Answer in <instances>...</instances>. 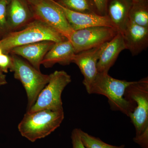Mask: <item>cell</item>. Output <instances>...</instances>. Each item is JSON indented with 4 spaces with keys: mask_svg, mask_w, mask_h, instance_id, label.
<instances>
[{
    "mask_svg": "<svg viewBox=\"0 0 148 148\" xmlns=\"http://www.w3.org/2000/svg\"><path fill=\"white\" fill-rule=\"evenodd\" d=\"M124 98L135 105L129 116L135 126V137L148 136V77L132 82L125 90Z\"/></svg>",
    "mask_w": 148,
    "mask_h": 148,
    "instance_id": "obj_5",
    "label": "cell"
},
{
    "mask_svg": "<svg viewBox=\"0 0 148 148\" xmlns=\"http://www.w3.org/2000/svg\"><path fill=\"white\" fill-rule=\"evenodd\" d=\"M125 49L123 36L119 32L112 39L107 43L101 53L97 63L98 73H108L120 53Z\"/></svg>",
    "mask_w": 148,
    "mask_h": 148,
    "instance_id": "obj_16",
    "label": "cell"
},
{
    "mask_svg": "<svg viewBox=\"0 0 148 148\" xmlns=\"http://www.w3.org/2000/svg\"><path fill=\"white\" fill-rule=\"evenodd\" d=\"M126 49L133 56L138 55L148 46V28L128 21L123 34Z\"/></svg>",
    "mask_w": 148,
    "mask_h": 148,
    "instance_id": "obj_13",
    "label": "cell"
},
{
    "mask_svg": "<svg viewBox=\"0 0 148 148\" xmlns=\"http://www.w3.org/2000/svg\"><path fill=\"white\" fill-rule=\"evenodd\" d=\"M107 43L76 53L74 57L73 63L76 64L83 75V83L88 93L98 73L97 63Z\"/></svg>",
    "mask_w": 148,
    "mask_h": 148,
    "instance_id": "obj_9",
    "label": "cell"
},
{
    "mask_svg": "<svg viewBox=\"0 0 148 148\" xmlns=\"http://www.w3.org/2000/svg\"><path fill=\"white\" fill-rule=\"evenodd\" d=\"M78 130L82 141L86 148H125L124 145H112L103 142L100 138L89 135L81 129L78 128Z\"/></svg>",
    "mask_w": 148,
    "mask_h": 148,
    "instance_id": "obj_19",
    "label": "cell"
},
{
    "mask_svg": "<svg viewBox=\"0 0 148 148\" xmlns=\"http://www.w3.org/2000/svg\"><path fill=\"white\" fill-rule=\"evenodd\" d=\"M6 77L4 73L0 72V87L7 84Z\"/></svg>",
    "mask_w": 148,
    "mask_h": 148,
    "instance_id": "obj_24",
    "label": "cell"
},
{
    "mask_svg": "<svg viewBox=\"0 0 148 148\" xmlns=\"http://www.w3.org/2000/svg\"><path fill=\"white\" fill-rule=\"evenodd\" d=\"M64 119V110L27 112L18 124V130L21 136L33 143L55 131Z\"/></svg>",
    "mask_w": 148,
    "mask_h": 148,
    "instance_id": "obj_2",
    "label": "cell"
},
{
    "mask_svg": "<svg viewBox=\"0 0 148 148\" xmlns=\"http://www.w3.org/2000/svg\"><path fill=\"white\" fill-rule=\"evenodd\" d=\"M131 0H107L106 16L115 29L123 34L129 21V14L132 5Z\"/></svg>",
    "mask_w": 148,
    "mask_h": 148,
    "instance_id": "obj_14",
    "label": "cell"
},
{
    "mask_svg": "<svg viewBox=\"0 0 148 148\" xmlns=\"http://www.w3.org/2000/svg\"><path fill=\"white\" fill-rule=\"evenodd\" d=\"M49 76V82L39 94L34 105L27 112L64 110L61 95L66 86L71 82V77L64 71H55Z\"/></svg>",
    "mask_w": 148,
    "mask_h": 148,
    "instance_id": "obj_6",
    "label": "cell"
},
{
    "mask_svg": "<svg viewBox=\"0 0 148 148\" xmlns=\"http://www.w3.org/2000/svg\"><path fill=\"white\" fill-rule=\"evenodd\" d=\"M3 53V52L2 49L1 48V47H0V55H1V54L2 53Z\"/></svg>",
    "mask_w": 148,
    "mask_h": 148,
    "instance_id": "obj_27",
    "label": "cell"
},
{
    "mask_svg": "<svg viewBox=\"0 0 148 148\" xmlns=\"http://www.w3.org/2000/svg\"><path fill=\"white\" fill-rule=\"evenodd\" d=\"M62 6L69 10L88 14H97L92 0H57L55 1Z\"/></svg>",
    "mask_w": 148,
    "mask_h": 148,
    "instance_id": "obj_17",
    "label": "cell"
},
{
    "mask_svg": "<svg viewBox=\"0 0 148 148\" xmlns=\"http://www.w3.org/2000/svg\"><path fill=\"white\" fill-rule=\"evenodd\" d=\"M11 56L3 53L0 55V70L3 73H8L12 65Z\"/></svg>",
    "mask_w": 148,
    "mask_h": 148,
    "instance_id": "obj_21",
    "label": "cell"
},
{
    "mask_svg": "<svg viewBox=\"0 0 148 148\" xmlns=\"http://www.w3.org/2000/svg\"><path fill=\"white\" fill-rule=\"evenodd\" d=\"M0 37H1V36H0Z\"/></svg>",
    "mask_w": 148,
    "mask_h": 148,
    "instance_id": "obj_29",
    "label": "cell"
},
{
    "mask_svg": "<svg viewBox=\"0 0 148 148\" xmlns=\"http://www.w3.org/2000/svg\"><path fill=\"white\" fill-rule=\"evenodd\" d=\"M71 138L73 148H86L84 145L81 139L79 133L78 128H75L73 130Z\"/></svg>",
    "mask_w": 148,
    "mask_h": 148,
    "instance_id": "obj_22",
    "label": "cell"
},
{
    "mask_svg": "<svg viewBox=\"0 0 148 148\" xmlns=\"http://www.w3.org/2000/svg\"><path fill=\"white\" fill-rule=\"evenodd\" d=\"M56 2L63 10L67 21L74 31L99 26L114 28L107 16H101L97 14L76 12L65 8L56 1Z\"/></svg>",
    "mask_w": 148,
    "mask_h": 148,
    "instance_id": "obj_11",
    "label": "cell"
},
{
    "mask_svg": "<svg viewBox=\"0 0 148 148\" xmlns=\"http://www.w3.org/2000/svg\"><path fill=\"white\" fill-rule=\"evenodd\" d=\"M75 54L69 40L55 43L45 56L42 65L46 68H51L56 64L64 66L69 65L73 63Z\"/></svg>",
    "mask_w": 148,
    "mask_h": 148,
    "instance_id": "obj_15",
    "label": "cell"
},
{
    "mask_svg": "<svg viewBox=\"0 0 148 148\" xmlns=\"http://www.w3.org/2000/svg\"><path fill=\"white\" fill-rule=\"evenodd\" d=\"M0 72H2L1 71V70H0Z\"/></svg>",
    "mask_w": 148,
    "mask_h": 148,
    "instance_id": "obj_28",
    "label": "cell"
},
{
    "mask_svg": "<svg viewBox=\"0 0 148 148\" xmlns=\"http://www.w3.org/2000/svg\"><path fill=\"white\" fill-rule=\"evenodd\" d=\"M97 13L101 16H106V5L107 0H92Z\"/></svg>",
    "mask_w": 148,
    "mask_h": 148,
    "instance_id": "obj_23",
    "label": "cell"
},
{
    "mask_svg": "<svg viewBox=\"0 0 148 148\" xmlns=\"http://www.w3.org/2000/svg\"><path fill=\"white\" fill-rule=\"evenodd\" d=\"M30 5L33 4L38 0H27Z\"/></svg>",
    "mask_w": 148,
    "mask_h": 148,
    "instance_id": "obj_26",
    "label": "cell"
},
{
    "mask_svg": "<svg viewBox=\"0 0 148 148\" xmlns=\"http://www.w3.org/2000/svg\"><path fill=\"white\" fill-rule=\"evenodd\" d=\"M133 3H148V0H131Z\"/></svg>",
    "mask_w": 148,
    "mask_h": 148,
    "instance_id": "obj_25",
    "label": "cell"
},
{
    "mask_svg": "<svg viewBox=\"0 0 148 148\" xmlns=\"http://www.w3.org/2000/svg\"><path fill=\"white\" fill-rule=\"evenodd\" d=\"M132 83L114 78L108 73H98L88 93L104 95L108 98L112 110L120 111L129 117L135 109V105L125 99L124 94Z\"/></svg>",
    "mask_w": 148,
    "mask_h": 148,
    "instance_id": "obj_3",
    "label": "cell"
},
{
    "mask_svg": "<svg viewBox=\"0 0 148 148\" xmlns=\"http://www.w3.org/2000/svg\"><path fill=\"white\" fill-rule=\"evenodd\" d=\"M118 33L116 29L112 27H89L74 31L69 40L77 53L109 42Z\"/></svg>",
    "mask_w": 148,
    "mask_h": 148,
    "instance_id": "obj_8",
    "label": "cell"
},
{
    "mask_svg": "<svg viewBox=\"0 0 148 148\" xmlns=\"http://www.w3.org/2000/svg\"><path fill=\"white\" fill-rule=\"evenodd\" d=\"M11 66L9 71L14 78L23 85L27 98V111L34 105L41 90L49 82V75L42 73L29 63L14 54L11 55Z\"/></svg>",
    "mask_w": 148,
    "mask_h": 148,
    "instance_id": "obj_4",
    "label": "cell"
},
{
    "mask_svg": "<svg viewBox=\"0 0 148 148\" xmlns=\"http://www.w3.org/2000/svg\"><path fill=\"white\" fill-rule=\"evenodd\" d=\"M27 0H9L7 9V20L10 32L23 29L35 19L32 7Z\"/></svg>",
    "mask_w": 148,
    "mask_h": 148,
    "instance_id": "obj_10",
    "label": "cell"
},
{
    "mask_svg": "<svg viewBox=\"0 0 148 148\" xmlns=\"http://www.w3.org/2000/svg\"><path fill=\"white\" fill-rule=\"evenodd\" d=\"M9 0H0V36L10 33L7 20V9Z\"/></svg>",
    "mask_w": 148,
    "mask_h": 148,
    "instance_id": "obj_20",
    "label": "cell"
},
{
    "mask_svg": "<svg viewBox=\"0 0 148 148\" xmlns=\"http://www.w3.org/2000/svg\"><path fill=\"white\" fill-rule=\"evenodd\" d=\"M128 18L134 24L148 28V3H132Z\"/></svg>",
    "mask_w": 148,
    "mask_h": 148,
    "instance_id": "obj_18",
    "label": "cell"
},
{
    "mask_svg": "<svg viewBox=\"0 0 148 148\" xmlns=\"http://www.w3.org/2000/svg\"><path fill=\"white\" fill-rule=\"evenodd\" d=\"M54 43L51 41H43L19 46L13 48L9 53L25 58L34 68L40 71L43 59Z\"/></svg>",
    "mask_w": 148,
    "mask_h": 148,
    "instance_id": "obj_12",
    "label": "cell"
},
{
    "mask_svg": "<svg viewBox=\"0 0 148 148\" xmlns=\"http://www.w3.org/2000/svg\"><path fill=\"white\" fill-rule=\"evenodd\" d=\"M68 40L53 28L35 18L23 29L11 32L0 39V47L8 53L13 48L43 41L56 43Z\"/></svg>",
    "mask_w": 148,
    "mask_h": 148,
    "instance_id": "obj_1",
    "label": "cell"
},
{
    "mask_svg": "<svg viewBox=\"0 0 148 148\" xmlns=\"http://www.w3.org/2000/svg\"><path fill=\"white\" fill-rule=\"evenodd\" d=\"M31 5L35 18L47 24L69 40L74 31L55 0H38Z\"/></svg>",
    "mask_w": 148,
    "mask_h": 148,
    "instance_id": "obj_7",
    "label": "cell"
}]
</instances>
